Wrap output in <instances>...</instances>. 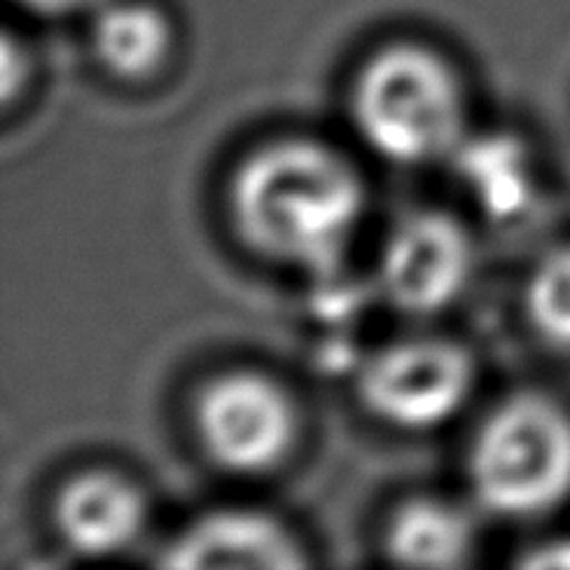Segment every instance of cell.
<instances>
[{
    "instance_id": "obj_1",
    "label": "cell",
    "mask_w": 570,
    "mask_h": 570,
    "mask_svg": "<svg viewBox=\"0 0 570 570\" xmlns=\"http://www.w3.org/2000/svg\"><path fill=\"white\" fill-rule=\"evenodd\" d=\"M230 206L243 239L261 255L332 271L360 227L365 187L337 150L285 138L239 166Z\"/></svg>"
},
{
    "instance_id": "obj_2",
    "label": "cell",
    "mask_w": 570,
    "mask_h": 570,
    "mask_svg": "<svg viewBox=\"0 0 570 570\" xmlns=\"http://www.w3.org/2000/svg\"><path fill=\"white\" fill-rule=\"evenodd\" d=\"M353 114L377 154L396 163H426L458 148L463 92L435 52L399 43L362 68Z\"/></svg>"
},
{
    "instance_id": "obj_3",
    "label": "cell",
    "mask_w": 570,
    "mask_h": 570,
    "mask_svg": "<svg viewBox=\"0 0 570 570\" xmlns=\"http://www.w3.org/2000/svg\"><path fill=\"white\" fill-rule=\"evenodd\" d=\"M470 475L484 507L531 519L570 497V417L546 396H515L482 423Z\"/></svg>"
},
{
    "instance_id": "obj_4",
    "label": "cell",
    "mask_w": 570,
    "mask_h": 570,
    "mask_svg": "<svg viewBox=\"0 0 570 570\" xmlns=\"http://www.w3.org/2000/svg\"><path fill=\"white\" fill-rule=\"evenodd\" d=\"M470 353L451 341L414 337L374 353L360 377L365 405L393 426L430 430L454 417L472 390Z\"/></svg>"
},
{
    "instance_id": "obj_5",
    "label": "cell",
    "mask_w": 570,
    "mask_h": 570,
    "mask_svg": "<svg viewBox=\"0 0 570 570\" xmlns=\"http://www.w3.org/2000/svg\"><path fill=\"white\" fill-rule=\"evenodd\" d=\"M197 430L218 466L264 472L288 454L295 411L283 386L264 374L230 372L199 393Z\"/></svg>"
},
{
    "instance_id": "obj_6",
    "label": "cell",
    "mask_w": 570,
    "mask_h": 570,
    "mask_svg": "<svg viewBox=\"0 0 570 570\" xmlns=\"http://www.w3.org/2000/svg\"><path fill=\"white\" fill-rule=\"evenodd\" d=\"M472 246L451 215L421 212L390 234L381 255V285L399 311L439 313L470 283Z\"/></svg>"
},
{
    "instance_id": "obj_7",
    "label": "cell",
    "mask_w": 570,
    "mask_h": 570,
    "mask_svg": "<svg viewBox=\"0 0 570 570\" xmlns=\"http://www.w3.org/2000/svg\"><path fill=\"white\" fill-rule=\"evenodd\" d=\"M301 556L295 537L261 512L224 509L197 519L169 543V568H295Z\"/></svg>"
},
{
    "instance_id": "obj_8",
    "label": "cell",
    "mask_w": 570,
    "mask_h": 570,
    "mask_svg": "<svg viewBox=\"0 0 570 570\" xmlns=\"http://www.w3.org/2000/svg\"><path fill=\"white\" fill-rule=\"evenodd\" d=\"M56 524L65 543L77 552L111 556L141 533L145 497L117 472H83L65 484L56 500Z\"/></svg>"
},
{
    "instance_id": "obj_9",
    "label": "cell",
    "mask_w": 570,
    "mask_h": 570,
    "mask_svg": "<svg viewBox=\"0 0 570 570\" xmlns=\"http://www.w3.org/2000/svg\"><path fill=\"white\" fill-rule=\"evenodd\" d=\"M472 521L442 500H411L386 533V549L411 568H460L472 552Z\"/></svg>"
},
{
    "instance_id": "obj_10",
    "label": "cell",
    "mask_w": 570,
    "mask_h": 570,
    "mask_svg": "<svg viewBox=\"0 0 570 570\" xmlns=\"http://www.w3.org/2000/svg\"><path fill=\"white\" fill-rule=\"evenodd\" d=\"M92 43L111 75L145 80L166 62L173 31L166 16L150 3H114L99 16Z\"/></svg>"
},
{
    "instance_id": "obj_11",
    "label": "cell",
    "mask_w": 570,
    "mask_h": 570,
    "mask_svg": "<svg viewBox=\"0 0 570 570\" xmlns=\"http://www.w3.org/2000/svg\"><path fill=\"white\" fill-rule=\"evenodd\" d=\"M458 166L488 215L512 218L531 203V169L515 138H479L460 150Z\"/></svg>"
},
{
    "instance_id": "obj_12",
    "label": "cell",
    "mask_w": 570,
    "mask_h": 570,
    "mask_svg": "<svg viewBox=\"0 0 570 570\" xmlns=\"http://www.w3.org/2000/svg\"><path fill=\"white\" fill-rule=\"evenodd\" d=\"M524 307L533 328L556 347L570 350V246L552 248L533 267Z\"/></svg>"
},
{
    "instance_id": "obj_13",
    "label": "cell",
    "mask_w": 570,
    "mask_h": 570,
    "mask_svg": "<svg viewBox=\"0 0 570 570\" xmlns=\"http://www.w3.org/2000/svg\"><path fill=\"white\" fill-rule=\"evenodd\" d=\"M19 65H26V59L16 52L13 47V38H7L3 43V96L10 99L16 92V87L22 83V77H19Z\"/></svg>"
},
{
    "instance_id": "obj_14",
    "label": "cell",
    "mask_w": 570,
    "mask_h": 570,
    "mask_svg": "<svg viewBox=\"0 0 570 570\" xmlns=\"http://www.w3.org/2000/svg\"><path fill=\"white\" fill-rule=\"evenodd\" d=\"M524 564H537V568H543V564H556V568H570V540L568 543H552L540 549V552H533V556L524 558Z\"/></svg>"
},
{
    "instance_id": "obj_15",
    "label": "cell",
    "mask_w": 570,
    "mask_h": 570,
    "mask_svg": "<svg viewBox=\"0 0 570 570\" xmlns=\"http://www.w3.org/2000/svg\"><path fill=\"white\" fill-rule=\"evenodd\" d=\"M19 3H26L28 10H35V13L62 16V13H75V10H80V7L89 3V0H19Z\"/></svg>"
}]
</instances>
